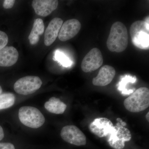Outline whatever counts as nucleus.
I'll return each instance as SVG.
<instances>
[{"mask_svg": "<svg viewBox=\"0 0 149 149\" xmlns=\"http://www.w3.org/2000/svg\"><path fill=\"white\" fill-rule=\"evenodd\" d=\"M128 31L125 25L120 22H116L111 28L107 40V47L111 52H121L128 47Z\"/></svg>", "mask_w": 149, "mask_h": 149, "instance_id": "1", "label": "nucleus"}, {"mask_svg": "<svg viewBox=\"0 0 149 149\" xmlns=\"http://www.w3.org/2000/svg\"><path fill=\"white\" fill-rule=\"evenodd\" d=\"M149 16L145 21L138 20L130 27V33L132 42L137 47L142 49L149 48Z\"/></svg>", "mask_w": 149, "mask_h": 149, "instance_id": "2", "label": "nucleus"}, {"mask_svg": "<svg viewBox=\"0 0 149 149\" xmlns=\"http://www.w3.org/2000/svg\"><path fill=\"white\" fill-rule=\"evenodd\" d=\"M125 108L131 112L143 111L149 106V90L142 87L133 92L124 101Z\"/></svg>", "mask_w": 149, "mask_h": 149, "instance_id": "3", "label": "nucleus"}, {"mask_svg": "<svg viewBox=\"0 0 149 149\" xmlns=\"http://www.w3.org/2000/svg\"><path fill=\"white\" fill-rule=\"evenodd\" d=\"M18 116L23 125L32 128H40L45 120L42 113L34 107H21L19 110Z\"/></svg>", "mask_w": 149, "mask_h": 149, "instance_id": "4", "label": "nucleus"}, {"mask_svg": "<svg viewBox=\"0 0 149 149\" xmlns=\"http://www.w3.org/2000/svg\"><path fill=\"white\" fill-rule=\"evenodd\" d=\"M107 137L111 147L115 149H122L125 147V142L130 141L132 136L128 128L115 125Z\"/></svg>", "mask_w": 149, "mask_h": 149, "instance_id": "5", "label": "nucleus"}, {"mask_svg": "<svg viewBox=\"0 0 149 149\" xmlns=\"http://www.w3.org/2000/svg\"><path fill=\"white\" fill-rule=\"evenodd\" d=\"M42 84V80L39 77L29 75L17 80L14 85V89L17 94L27 95L39 90Z\"/></svg>", "mask_w": 149, "mask_h": 149, "instance_id": "6", "label": "nucleus"}, {"mask_svg": "<svg viewBox=\"0 0 149 149\" xmlns=\"http://www.w3.org/2000/svg\"><path fill=\"white\" fill-rule=\"evenodd\" d=\"M61 136L65 142L75 146H85L87 143L85 134L75 125L64 126L61 132Z\"/></svg>", "mask_w": 149, "mask_h": 149, "instance_id": "7", "label": "nucleus"}, {"mask_svg": "<svg viewBox=\"0 0 149 149\" xmlns=\"http://www.w3.org/2000/svg\"><path fill=\"white\" fill-rule=\"evenodd\" d=\"M103 61V57L100 50L97 48H93L83 59L81 69L85 72L95 71L101 66Z\"/></svg>", "mask_w": 149, "mask_h": 149, "instance_id": "8", "label": "nucleus"}, {"mask_svg": "<svg viewBox=\"0 0 149 149\" xmlns=\"http://www.w3.org/2000/svg\"><path fill=\"white\" fill-rule=\"evenodd\" d=\"M81 24L79 20L71 19L65 22L62 24L58 33L59 40L65 42L75 37L81 29Z\"/></svg>", "mask_w": 149, "mask_h": 149, "instance_id": "9", "label": "nucleus"}, {"mask_svg": "<svg viewBox=\"0 0 149 149\" xmlns=\"http://www.w3.org/2000/svg\"><path fill=\"white\" fill-rule=\"evenodd\" d=\"M113 125L109 119L106 118H95L89 125L90 131L99 138L107 137Z\"/></svg>", "mask_w": 149, "mask_h": 149, "instance_id": "10", "label": "nucleus"}, {"mask_svg": "<svg viewBox=\"0 0 149 149\" xmlns=\"http://www.w3.org/2000/svg\"><path fill=\"white\" fill-rule=\"evenodd\" d=\"M58 1L56 0H34L32 6L38 15L47 17L57 8Z\"/></svg>", "mask_w": 149, "mask_h": 149, "instance_id": "11", "label": "nucleus"}, {"mask_svg": "<svg viewBox=\"0 0 149 149\" xmlns=\"http://www.w3.org/2000/svg\"><path fill=\"white\" fill-rule=\"evenodd\" d=\"M63 24L61 18L56 17L53 18L49 23L44 37V43L46 46L51 45L58 37V33Z\"/></svg>", "mask_w": 149, "mask_h": 149, "instance_id": "12", "label": "nucleus"}, {"mask_svg": "<svg viewBox=\"0 0 149 149\" xmlns=\"http://www.w3.org/2000/svg\"><path fill=\"white\" fill-rule=\"evenodd\" d=\"M115 74L114 68L109 65H104L100 69L97 75L93 78V84L95 86H106L111 83Z\"/></svg>", "mask_w": 149, "mask_h": 149, "instance_id": "13", "label": "nucleus"}, {"mask_svg": "<svg viewBox=\"0 0 149 149\" xmlns=\"http://www.w3.org/2000/svg\"><path fill=\"white\" fill-rule=\"evenodd\" d=\"M18 57V52L15 48L6 46L0 50V66H12L17 62Z\"/></svg>", "mask_w": 149, "mask_h": 149, "instance_id": "14", "label": "nucleus"}, {"mask_svg": "<svg viewBox=\"0 0 149 149\" xmlns=\"http://www.w3.org/2000/svg\"><path fill=\"white\" fill-rule=\"evenodd\" d=\"M45 30V25L42 19L37 18L35 19L33 27L29 34L28 39L32 45H35L40 40V35H42Z\"/></svg>", "mask_w": 149, "mask_h": 149, "instance_id": "15", "label": "nucleus"}, {"mask_svg": "<svg viewBox=\"0 0 149 149\" xmlns=\"http://www.w3.org/2000/svg\"><path fill=\"white\" fill-rule=\"evenodd\" d=\"M45 107L50 112L54 114H63L67 108L66 105L58 98L52 97L48 101L46 102Z\"/></svg>", "mask_w": 149, "mask_h": 149, "instance_id": "16", "label": "nucleus"}, {"mask_svg": "<svg viewBox=\"0 0 149 149\" xmlns=\"http://www.w3.org/2000/svg\"><path fill=\"white\" fill-rule=\"evenodd\" d=\"M137 80L136 76H132L129 74H126L120 78V81L117 84V89L121 92L123 95H129L132 94L133 92L129 91L128 86L129 83H134Z\"/></svg>", "mask_w": 149, "mask_h": 149, "instance_id": "17", "label": "nucleus"}, {"mask_svg": "<svg viewBox=\"0 0 149 149\" xmlns=\"http://www.w3.org/2000/svg\"><path fill=\"white\" fill-rule=\"evenodd\" d=\"M15 99V96L12 93H4L0 95V110L6 109L13 106Z\"/></svg>", "mask_w": 149, "mask_h": 149, "instance_id": "18", "label": "nucleus"}, {"mask_svg": "<svg viewBox=\"0 0 149 149\" xmlns=\"http://www.w3.org/2000/svg\"><path fill=\"white\" fill-rule=\"evenodd\" d=\"M53 59L57 61L61 65L64 67H69L72 65V62L66 55L63 52L59 50H56L55 52Z\"/></svg>", "mask_w": 149, "mask_h": 149, "instance_id": "19", "label": "nucleus"}, {"mask_svg": "<svg viewBox=\"0 0 149 149\" xmlns=\"http://www.w3.org/2000/svg\"><path fill=\"white\" fill-rule=\"evenodd\" d=\"M8 42V36L4 32L0 31V50L6 46Z\"/></svg>", "mask_w": 149, "mask_h": 149, "instance_id": "20", "label": "nucleus"}, {"mask_svg": "<svg viewBox=\"0 0 149 149\" xmlns=\"http://www.w3.org/2000/svg\"><path fill=\"white\" fill-rule=\"evenodd\" d=\"M15 3L14 0H5L3 3V7L5 9H10L13 7Z\"/></svg>", "mask_w": 149, "mask_h": 149, "instance_id": "21", "label": "nucleus"}, {"mask_svg": "<svg viewBox=\"0 0 149 149\" xmlns=\"http://www.w3.org/2000/svg\"><path fill=\"white\" fill-rule=\"evenodd\" d=\"M0 149H15L13 144L9 143H0Z\"/></svg>", "mask_w": 149, "mask_h": 149, "instance_id": "22", "label": "nucleus"}, {"mask_svg": "<svg viewBox=\"0 0 149 149\" xmlns=\"http://www.w3.org/2000/svg\"><path fill=\"white\" fill-rule=\"evenodd\" d=\"M4 133L2 127L0 125V141L4 138Z\"/></svg>", "mask_w": 149, "mask_h": 149, "instance_id": "23", "label": "nucleus"}, {"mask_svg": "<svg viewBox=\"0 0 149 149\" xmlns=\"http://www.w3.org/2000/svg\"><path fill=\"white\" fill-rule=\"evenodd\" d=\"M146 118L147 120H148V121H149V112L148 113H147L146 115Z\"/></svg>", "mask_w": 149, "mask_h": 149, "instance_id": "24", "label": "nucleus"}, {"mask_svg": "<svg viewBox=\"0 0 149 149\" xmlns=\"http://www.w3.org/2000/svg\"><path fill=\"white\" fill-rule=\"evenodd\" d=\"M2 88L1 87V86H0V95H1V93H2Z\"/></svg>", "mask_w": 149, "mask_h": 149, "instance_id": "25", "label": "nucleus"}]
</instances>
